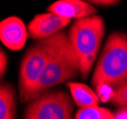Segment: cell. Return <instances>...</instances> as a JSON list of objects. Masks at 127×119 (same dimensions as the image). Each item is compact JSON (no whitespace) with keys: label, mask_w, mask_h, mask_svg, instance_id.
<instances>
[{"label":"cell","mask_w":127,"mask_h":119,"mask_svg":"<svg viewBox=\"0 0 127 119\" xmlns=\"http://www.w3.org/2000/svg\"><path fill=\"white\" fill-rule=\"evenodd\" d=\"M52 36L40 40L27 52L19 74V92L23 103L34 98L35 90L52 51Z\"/></svg>","instance_id":"4"},{"label":"cell","mask_w":127,"mask_h":119,"mask_svg":"<svg viewBox=\"0 0 127 119\" xmlns=\"http://www.w3.org/2000/svg\"><path fill=\"white\" fill-rule=\"evenodd\" d=\"M75 119H115V114L110 110L101 107L80 109Z\"/></svg>","instance_id":"11"},{"label":"cell","mask_w":127,"mask_h":119,"mask_svg":"<svg viewBox=\"0 0 127 119\" xmlns=\"http://www.w3.org/2000/svg\"><path fill=\"white\" fill-rule=\"evenodd\" d=\"M67 87L70 90L75 103L81 109L99 107V103L101 100L97 93L93 92L89 87L76 82H68Z\"/></svg>","instance_id":"9"},{"label":"cell","mask_w":127,"mask_h":119,"mask_svg":"<svg viewBox=\"0 0 127 119\" xmlns=\"http://www.w3.org/2000/svg\"><path fill=\"white\" fill-rule=\"evenodd\" d=\"M69 22L70 19L61 17L52 12L37 14L29 23L28 33L34 39H47L60 33Z\"/></svg>","instance_id":"6"},{"label":"cell","mask_w":127,"mask_h":119,"mask_svg":"<svg viewBox=\"0 0 127 119\" xmlns=\"http://www.w3.org/2000/svg\"><path fill=\"white\" fill-rule=\"evenodd\" d=\"M52 40V51L39 79L33 99L48 88L71 79L80 72L79 60L66 33H56Z\"/></svg>","instance_id":"1"},{"label":"cell","mask_w":127,"mask_h":119,"mask_svg":"<svg viewBox=\"0 0 127 119\" xmlns=\"http://www.w3.org/2000/svg\"><path fill=\"white\" fill-rule=\"evenodd\" d=\"M104 31L103 19L97 15L75 20L69 30L68 38L79 60L83 78H86L91 71Z\"/></svg>","instance_id":"2"},{"label":"cell","mask_w":127,"mask_h":119,"mask_svg":"<svg viewBox=\"0 0 127 119\" xmlns=\"http://www.w3.org/2000/svg\"><path fill=\"white\" fill-rule=\"evenodd\" d=\"M48 11L49 12H52L64 18H76V20L93 16L97 12L95 8H93L91 4L81 0L56 1L48 7Z\"/></svg>","instance_id":"8"},{"label":"cell","mask_w":127,"mask_h":119,"mask_svg":"<svg viewBox=\"0 0 127 119\" xmlns=\"http://www.w3.org/2000/svg\"><path fill=\"white\" fill-rule=\"evenodd\" d=\"M0 63H1V65H0L1 76H3V74L5 73L6 71V69H7V63H8V61H7V55H6L5 52L3 50H1V52H0Z\"/></svg>","instance_id":"14"},{"label":"cell","mask_w":127,"mask_h":119,"mask_svg":"<svg viewBox=\"0 0 127 119\" xmlns=\"http://www.w3.org/2000/svg\"><path fill=\"white\" fill-rule=\"evenodd\" d=\"M27 32L24 22L19 17L10 16L1 21L0 39L7 48L12 51H18L26 43Z\"/></svg>","instance_id":"7"},{"label":"cell","mask_w":127,"mask_h":119,"mask_svg":"<svg viewBox=\"0 0 127 119\" xmlns=\"http://www.w3.org/2000/svg\"><path fill=\"white\" fill-rule=\"evenodd\" d=\"M111 103L121 108H127V83L115 91Z\"/></svg>","instance_id":"13"},{"label":"cell","mask_w":127,"mask_h":119,"mask_svg":"<svg viewBox=\"0 0 127 119\" xmlns=\"http://www.w3.org/2000/svg\"><path fill=\"white\" fill-rule=\"evenodd\" d=\"M115 119H127V108L119 109L115 113Z\"/></svg>","instance_id":"16"},{"label":"cell","mask_w":127,"mask_h":119,"mask_svg":"<svg viewBox=\"0 0 127 119\" xmlns=\"http://www.w3.org/2000/svg\"><path fill=\"white\" fill-rule=\"evenodd\" d=\"M88 3H92L98 6H111L116 3H119V1H112V0H95V1H89Z\"/></svg>","instance_id":"15"},{"label":"cell","mask_w":127,"mask_h":119,"mask_svg":"<svg viewBox=\"0 0 127 119\" xmlns=\"http://www.w3.org/2000/svg\"><path fill=\"white\" fill-rule=\"evenodd\" d=\"M15 91L11 84H2L0 88V119H15Z\"/></svg>","instance_id":"10"},{"label":"cell","mask_w":127,"mask_h":119,"mask_svg":"<svg viewBox=\"0 0 127 119\" xmlns=\"http://www.w3.org/2000/svg\"><path fill=\"white\" fill-rule=\"evenodd\" d=\"M97 95L99 96L101 102H111L112 98L115 94V89L109 84L106 83H100L97 87H95Z\"/></svg>","instance_id":"12"},{"label":"cell","mask_w":127,"mask_h":119,"mask_svg":"<svg viewBox=\"0 0 127 119\" xmlns=\"http://www.w3.org/2000/svg\"><path fill=\"white\" fill-rule=\"evenodd\" d=\"M24 119H72V102L64 92H52L33 99Z\"/></svg>","instance_id":"5"},{"label":"cell","mask_w":127,"mask_h":119,"mask_svg":"<svg viewBox=\"0 0 127 119\" xmlns=\"http://www.w3.org/2000/svg\"><path fill=\"white\" fill-rule=\"evenodd\" d=\"M106 83L115 90L127 83V35L112 33L97 62L92 84L97 87Z\"/></svg>","instance_id":"3"}]
</instances>
